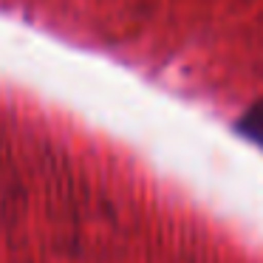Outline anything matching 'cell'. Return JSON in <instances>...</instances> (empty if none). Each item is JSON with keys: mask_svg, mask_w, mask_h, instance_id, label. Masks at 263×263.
Instances as JSON below:
<instances>
[{"mask_svg": "<svg viewBox=\"0 0 263 263\" xmlns=\"http://www.w3.org/2000/svg\"><path fill=\"white\" fill-rule=\"evenodd\" d=\"M252 119H255V136L257 139H263V110H257V114H252Z\"/></svg>", "mask_w": 263, "mask_h": 263, "instance_id": "cell-1", "label": "cell"}]
</instances>
